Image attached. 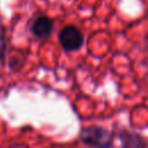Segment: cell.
I'll return each instance as SVG.
<instances>
[{
	"label": "cell",
	"instance_id": "cell-1",
	"mask_svg": "<svg viewBox=\"0 0 148 148\" xmlns=\"http://www.w3.org/2000/svg\"><path fill=\"white\" fill-rule=\"evenodd\" d=\"M80 140L86 146L105 148L110 147L113 141V133L102 126H88L81 130Z\"/></svg>",
	"mask_w": 148,
	"mask_h": 148
},
{
	"label": "cell",
	"instance_id": "cell-2",
	"mask_svg": "<svg viewBox=\"0 0 148 148\" xmlns=\"http://www.w3.org/2000/svg\"><path fill=\"white\" fill-rule=\"evenodd\" d=\"M58 38H59L60 45L67 52L79 51L84 43V38L81 30L72 24L64 27L60 30Z\"/></svg>",
	"mask_w": 148,
	"mask_h": 148
},
{
	"label": "cell",
	"instance_id": "cell-3",
	"mask_svg": "<svg viewBox=\"0 0 148 148\" xmlns=\"http://www.w3.org/2000/svg\"><path fill=\"white\" fill-rule=\"evenodd\" d=\"M31 34L39 38V39H46L51 36L53 31V20L45 15H40L34 20L30 27Z\"/></svg>",
	"mask_w": 148,
	"mask_h": 148
},
{
	"label": "cell",
	"instance_id": "cell-4",
	"mask_svg": "<svg viewBox=\"0 0 148 148\" xmlns=\"http://www.w3.org/2000/svg\"><path fill=\"white\" fill-rule=\"evenodd\" d=\"M119 140L121 141V147H132V148H142L146 147V142L139 134L130 132L127 130H121L119 133Z\"/></svg>",
	"mask_w": 148,
	"mask_h": 148
},
{
	"label": "cell",
	"instance_id": "cell-5",
	"mask_svg": "<svg viewBox=\"0 0 148 148\" xmlns=\"http://www.w3.org/2000/svg\"><path fill=\"white\" fill-rule=\"evenodd\" d=\"M7 45H6V29L3 25V22L0 16V62L3 61L5 54H6Z\"/></svg>",
	"mask_w": 148,
	"mask_h": 148
}]
</instances>
